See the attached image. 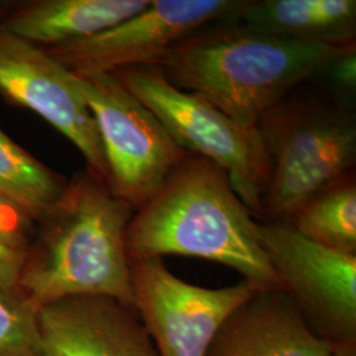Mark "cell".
<instances>
[{"instance_id": "1", "label": "cell", "mask_w": 356, "mask_h": 356, "mask_svg": "<svg viewBox=\"0 0 356 356\" xmlns=\"http://www.w3.org/2000/svg\"><path fill=\"white\" fill-rule=\"evenodd\" d=\"M354 48L279 38L229 19L181 38L153 65L178 89L201 95L241 126L257 127L289 92Z\"/></svg>"}, {"instance_id": "2", "label": "cell", "mask_w": 356, "mask_h": 356, "mask_svg": "<svg viewBox=\"0 0 356 356\" xmlns=\"http://www.w3.org/2000/svg\"><path fill=\"white\" fill-rule=\"evenodd\" d=\"M134 213L89 170L76 173L36 223L17 292L36 309L74 296H106L134 306L126 247Z\"/></svg>"}, {"instance_id": "3", "label": "cell", "mask_w": 356, "mask_h": 356, "mask_svg": "<svg viewBox=\"0 0 356 356\" xmlns=\"http://www.w3.org/2000/svg\"><path fill=\"white\" fill-rule=\"evenodd\" d=\"M256 222L227 175L189 153L161 189L134 213L126 231L128 257H198L231 268L260 288L280 286Z\"/></svg>"}, {"instance_id": "4", "label": "cell", "mask_w": 356, "mask_h": 356, "mask_svg": "<svg viewBox=\"0 0 356 356\" xmlns=\"http://www.w3.org/2000/svg\"><path fill=\"white\" fill-rule=\"evenodd\" d=\"M257 128L270 159L260 220L288 222L314 194L355 172V106L310 82L272 107Z\"/></svg>"}, {"instance_id": "5", "label": "cell", "mask_w": 356, "mask_h": 356, "mask_svg": "<svg viewBox=\"0 0 356 356\" xmlns=\"http://www.w3.org/2000/svg\"><path fill=\"white\" fill-rule=\"evenodd\" d=\"M178 145L219 166L250 211L261 219L270 159L257 127H244L201 95L178 89L154 65L114 72Z\"/></svg>"}, {"instance_id": "6", "label": "cell", "mask_w": 356, "mask_h": 356, "mask_svg": "<svg viewBox=\"0 0 356 356\" xmlns=\"http://www.w3.org/2000/svg\"><path fill=\"white\" fill-rule=\"evenodd\" d=\"M76 76L98 128L108 188L136 211L161 189L189 153L114 73Z\"/></svg>"}, {"instance_id": "7", "label": "cell", "mask_w": 356, "mask_h": 356, "mask_svg": "<svg viewBox=\"0 0 356 356\" xmlns=\"http://www.w3.org/2000/svg\"><path fill=\"white\" fill-rule=\"evenodd\" d=\"M259 239L281 288L313 329L337 344H355L356 256L313 242L288 222L257 219Z\"/></svg>"}, {"instance_id": "8", "label": "cell", "mask_w": 356, "mask_h": 356, "mask_svg": "<svg viewBox=\"0 0 356 356\" xmlns=\"http://www.w3.org/2000/svg\"><path fill=\"white\" fill-rule=\"evenodd\" d=\"M134 306L160 356H206L229 314L260 288L243 280L204 288L176 276L163 259L131 261Z\"/></svg>"}, {"instance_id": "9", "label": "cell", "mask_w": 356, "mask_h": 356, "mask_svg": "<svg viewBox=\"0 0 356 356\" xmlns=\"http://www.w3.org/2000/svg\"><path fill=\"white\" fill-rule=\"evenodd\" d=\"M247 0H149L140 13L90 38L45 49L74 74L153 65L194 31L236 19Z\"/></svg>"}, {"instance_id": "10", "label": "cell", "mask_w": 356, "mask_h": 356, "mask_svg": "<svg viewBox=\"0 0 356 356\" xmlns=\"http://www.w3.org/2000/svg\"><path fill=\"white\" fill-rule=\"evenodd\" d=\"M0 95L41 116L81 152L108 186L102 143L76 76L45 49L0 26Z\"/></svg>"}, {"instance_id": "11", "label": "cell", "mask_w": 356, "mask_h": 356, "mask_svg": "<svg viewBox=\"0 0 356 356\" xmlns=\"http://www.w3.org/2000/svg\"><path fill=\"white\" fill-rule=\"evenodd\" d=\"M41 356H160L135 306L74 296L38 309Z\"/></svg>"}, {"instance_id": "12", "label": "cell", "mask_w": 356, "mask_h": 356, "mask_svg": "<svg viewBox=\"0 0 356 356\" xmlns=\"http://www.w3.org/2000/svg\"><path fill=\"white\" fill-rule=\"evenodd\" d=\"M307 322L281 286L257 288L238 306L206 356H327L335 347Z\"/></svg>"}, {"instance_id": "13", "label": "cell", "mask_w": 356, "mask_h": 356, "mask_svg": "<svg viewBox=\"0 0 356 356\" xmlns=\"http://www.w3.org/2000/svg\"><path fill=\"white\" fill-rule=\"evenodd\" d=\"M149 0L16 1L0 26L42 49L94 36L140 13Z\"/></svg>"}, {"instance_id": "14", "label": "cell", "mask_w": 356, "mask_h": 356, "mask_svg": "<svg viewBox=\"0 0 356 356\" xmlns=\"http://www.w3.org/2000/svg\"><path fill=\"white\" fill-rule=\"evenodd\" d=\"M236 20L252 31L325 47H356L355 0H247Z\"/></svg>"}, {"instance_id": "15", "label": "cell", "mask_w": 356, "mask_h": 356, "mask_svg": "<svg viewBox=\"0 0 356 356\" xmlns=\"http://www.w3.org/2000/svg\"><path fill=\"white\" fill-rule=\"evenodd\" d=\"M288 223L313 242L356 256L355 172L309 198Z\"/></svg>"}, {"instance_id": "16", "label": "cell", "mask_w": 356, "mask_h": 356, "mask_svg": "<svg viewBox=\"0 0 356 356\" xmlns=\"http://www.w3.org/2000/svg\"><path fill=\"white\" fill-rule=\"evenodd\" d=\"M67 181L0 129V195L29 219L38 223L61 197Z\"/></svg>"}, {"instance_id": "17", "label": "cell", "mask_w": 356, "mask_h": 356, "mask_svg": "<svg viewBox=\"0 0 356 356\" xmlns=\"http://www.w3.org/2000/svg\"><path fill=\"white\" fill-rule=\"evenodd\" d=\"M0 356H41L38 309L20 293L1 288Z\"/></svg>"}, {"instance_id": "18", "label": "cell", "mask_w": 356, "mask_h": 356, "mask_svg": "<svg viewBox=\"0 0 356 356\" xmlns=\"http://www.w3.org/2000/svg\"><path fill=\"white\" fill-rule=\"evenodd\" d=\"M310 83L337 102L355 106L356 48L332 58Z\"/></svg>"}, {"instance_id": "19", "label": "cell", "mask_w": 356, "mask_h": 356, "mask_svg": "<svg viewBox=\"0 0 356 356\" xmlns=\"http://www.w3.org/2000/svg\"><path fill=\"white\" fill-rule=\"evenodd\" d=\"M36 223L0 195V242L26 254L35 235Z\"/></svg>"}, {"instance_id": "20", "label": "cell", "mask_w": 356, "mask_h": 356, "mask_svg": "<svg viewBox=\"0 0 356 356\" xmlns=\"http://www.w3.org/2000/svg\"><path fill=\"white\" fill-rule=\"evenodd\" d=\"M26 254L0 242V288L17 292L20 270Z\"/></svg>"}, {"instance_id": "21", "label": "cell", "mask_w": 356, "mask_h": 356, "mask_svg": "<svg viewBox=\"0 0 356 356\" xmlns=\"http://www.w3.org/2000/svg\"><path fill=\"white\" fill-rule=\"evenodd\" d=\"M327 356H356L355 344H335Z\"/></svg>"}, {"instance_id": "22", "label": "cell", "mask_w": 356, "mask_h": 356, "mask_svg": "<svg viewBox=\"0 0 356 356\" xmlns=\"http://www.w3.org/2000/svg\"><path fill=\"white\" fill-rule=\"evenodd\" d=\"M15 4H16V1H13V0H0V23L7 16V13L13 10Z\"/></svg>"}]
</instances>
